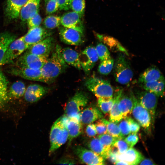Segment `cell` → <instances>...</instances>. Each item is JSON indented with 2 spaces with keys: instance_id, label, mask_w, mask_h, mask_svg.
<instances>
[{
  "instance_id": "cell-1",
  "label": "cell",
  "mask_w": 165,
  "mask_h": 165,
  "mask_svg": "<svg viewBox=\"0 0 165 165\" xmlns=\"http://www.w3.org/2000/svg\"><path fill=\"white\" fill-rule=\"evenodd\" d=\"M54 48L41 69L43 82L48 84L53 82L68 67L62 56V48L57 44Z\"/></svg>"
},
{
  "instance_id": "cell-2",
  "label": "cell",
  "mask_w": 165,
  "mask_h": 165,
  "mask_svg": "<svg viewBox=\"0 0 165 165\" xmlns=\"http://www.w3.org/2000/svg\"><path fill=\"white\" fill-rule=\"evenodd\" d=\"M113 66V75L116 81L123 85L129 84L132 79L133 73L128 61L122 53L117 56Z\"/></svg>"
},
{
  "instance_id": "cell-3",
  "label": "cell",
  "mask_w": 165,
  "mask_h": 165,
  "mask_svg": "<svg viewBox=\"0 0 165 165\" xmlns=\"http://www.w3.org/2000/svg\"><path fill=\"white\" fill-rule=\"evenodd\" d=\"M85 85L97 98L113 97L114 90L107 80L94 76L86 80Z\"/></svg>"
},
{
  "instance_id": "cell-4",
  "label": "cell",
  "mask_w": 165,
  "mask_h": 165,
  "mask_svg": "<svg viewBox=\"0 0 165 165\" xmlns=\"http://www.w3.org/2000/svg\"><path fill=\"white\" fill-rule=\"evenodd\" d=\"M89 97L86 93L77 92L68 102L65 109V116L69 118L79 119V115L87 104Z\"/></svg>"
},
{
  "instance_id": "cell-5",
  "label": "cell",
  "mask_w": 165,
  "mask_h": 165,
  "mask_svg": "<svg viewBox=\"0 0 165 165\" xmlns=\"http://www.w3.org/2000/svg\"><path fill=\"white\" fill-rule=\"evenodd\" d=\"M29 47L25 42L23 36L15 39L10 43L7 49L1 65L11 63L21 55Z\"/></svg>"
},
{
  "instance_id": "cell-6",
  "label": "cell",
  "mask_w": 165,
  "mask_h": 165,
  "mask_svg": "<svg viewBox=\"0 0 165 165\" xmlns=\"http://www.w3.org/2000/svg\"><path fill=\"white\" fill-rule=\"evenodd\" d=\"M158 97L153 93L146 90L138 92L136 97L139 103L149 113L152 126L155 122Z\"/></svg>"
},
{
  "instance_id": "cell-7",
  "label": "cell",
  "mask_w": 165,
  "mask_h": 165,
  "mask_svg": "<svg viewBox=\"0 0 165 165\" xmlns=\"http://www.w3.org/2000/svg\"><path fill=\"white\" fill-rule=\"evenodd\" d=\"M18 57L16 63V67L34 69H41L48 58L38 56L27 51Z\"/></svg>"
},
{
  "instance_id": "cell-8",
  "label": "cell",
  "mask_w": 165,
  "mask_h": 165,
  "mask_svg": "<svg viewBox=\"0 0 165 165\" xmlns=\"http://www.w3.org/2000/svg\"><path fill=\"white\" fill-rule=\"evenodd\" d=\"M74 151L81 161L86 164L90 165L105 164L104 158L90 150L79 145L75 147Z\"/></svg>"
},
{
  "instance_id": "cell-9",
  "label": "cell",
  "mask_w": 165,
  "mask_h": 165,
  "mask_svg": "<svg viewBox=\"0 0 165 165\" xmlns=\"http://www.w3.org/2000/svg\"><path fill=\"white\" fill-rule=\"evenodd\" d=\"M134 106L132 113L139 124L145 130H148L151 124L150 115L148 111L139 102L136 97L132 93Z\"/></svg>"
},
{
  "instance_id": "cell-10",
  "label": "cell",
  "mask_w": 165,
  "mask_h": 165,
  "mask_svg": "<svg viewBox=\"0 0 165 165\" xmlns=\"http://www.w3.org/2000/svg\"><path fill=\"white\" fill-rule=\"evenodd\" d=\"M55 41L49 36L30 46L26 51L35 55L48 58L55 47Z\"/></svg>"
},
{
  "instance_id": "cell-11",
  "label": "cell",
  "mask_w": 165,
  "mask_h": 165,
  "mask_svg": "<svg viewBox=\"0 0 165 165\" xmlns=\"http://www.w3.org/2000/svg\"><path fill=\"white\" fill-rule=\"evenodd\" d=\"M82 69L86 73L92 69L98 59L95 47L89 46L79 54Z\"/></svg>"
},
{
  "instance_id": "cell-12",
  "label": "cell",
  "mask_w": 165,
  "mask_h": 165,
  "mask_svg": "<svg viewBox=\"0 0 165 165\" xmlns=\"http://www.w3.org/2000/svg\"><path fill=\"white\" fill-rule=\"evenodd\" d=\"M59 35L61 40L67 44L79 46L84 41V33L73 29L63 26L59 29Z\"/></svg>"
},
{
  "instance_id": "cell-13",
  "label": "cell",
  "mask_w": 165,
  "mask_h": 165,
  "mask_svg": "<svg viewBox=\"0 0 165 165\" xmlns=\"http://www.w3.org/2000/svg\"><path fill=\"white\" fill-rule=\"evenodd\" d=\"M82 17L73 11L64 14L61 17V23L63 27L73 29L84 33Z\"/></svg>"
},
{
  "instance_id": "cell-14",
  "label": "cell",
  "mask_w": 165,
  "mask_h": 165,
  "mask_svg": "<svg viewBox=\"0 0 165 165\" xmlns=\"http://www.w3.org/2000/svg\"><path fill=\"white\" fill-rule=\"evenodd\" d=\"M52 32L40 26L29 28L23 36L25 42L29 46L50 36Z\"/></svg>"
},
{
  "instance_id": "cell-15",
  "label": "cell",
  "mask_w": 165,
  "mask_h": 165,
  "mask_svg": "<svg viewBox=\"0 0 165 165\" xmlns=\"http://www.w3.org/2000/svg\"><path fill=\"white\" fill-rule=\"evenodd\" d=\"M62 123L67 130L68 133V144L72 140L79 136L82 131V123L79 119L69 118L65 115L61 117Z\"/></svg>"
},
{
  "instance_id": "cell-16",
  "label": "cell",
  "mask_w": 165,
  "mask_h": 165,
  "mask_svg": "<svg viewBox=\"0 0 165 165\" xmlns=\"http://www.w3.org/2000/svg\"><path fill=\"white\" fill-rule=\"evenodd\" d=\"M8 72L11 75L25 79L43 82L41 69H34L16 67L9 69Z\"/></svg>"
},
{
  "instance_id": "cell-17",
  "label": "cell",
  "mask_w": 165,
  "mask_h": 165,
  "mask_svg": "<svg viewBox=\"0 0 165 165\" xmlns=\"http://www.w3.org/2000/svg\"><path fill=\"white\" fill-rule=\"evenodd\" d=\"M48 88L37 84L29 85L24 95L25 100L30 103L35 102L39 100L48 91Z\"/></svg>"
},
{
  "instance_id": "cell-18",
  "label": "cell",
  "mask_w": 165,
  "mask_h": 165,
  "mask_svg": "<svg viewBox=\"0 0 165 165\" xmlns=\"http://www.w3.org/2000/svg\"><path fill=\"white\" fill-rule=\"evenodd\" d=\"M103 115L97 107L90 106L84 108L79 115L80 121L82 124H88L102 119Z\"/></svg>"
},
{
  "instance_id": "cell-19",
  "label": "cell",
  "mask_w": 165,
  "mask_h": 165,
  "mask_svg": "<svg viewBox=\"0 0 165 165\" xmlns=\"http://www.w3.org/2000/svg\"><path fill=\"white\" fill-rule=\"evenodd\" d=\"M144 158L139 152L133 147L129 148L123 153L116 155L117 160L124 162L127 165H138Z\"/></svg>"
},
{
  "instance_id": "cell-20",
  "label": "cell",
  "mask_w": 165,
  "mask_h": 165,
  "mask_svg": "<svg viewBox=\"0 0 165 165\" xmlns=\"http://www.w3.org/2000/svg\"><path fill=\"white\" fill-rule=\"evenodd\" d=\"M123 94V90L117 88L114 91L113 98L114 100L113 105L109 112V121L118 123L123 119V115L118 108L119 100Z\"/></svg>"
},
{
  "instance_id": "cell-21",
  "label": "cell",
  "mask_w": 165,
  "mask_h": 165,
  "mask_svg": "<svg viewBox=\"0 0 165 165\" xmlns=\"http://www.w3.org/2000/svg\"><path fill=\"white\" fill-rule=\"evenodd\" d=\"M40 0H27L22 8L20 16L23 21L27 20L38 13Z\"/></svg>"
},
{
  "instance_id": "cell-22",
  "label": "cell",
  "mask_w": 165,
  "mask_h": 165,
  "mask_svg": "<svg viewBox=\"0 0 165 165\" xmlns=\"http://www.w3.org/2000/svg\"><path fill=\"white\" fill-rule=\"evenodd\" d=\"M164 79L159 69L155 66H152L148 68L140 75L138 82L141 84Z\"/></svg>"
},
{
  "instance_id": "cell-23",
  "label": "cell",
  "mask_w": 165,
  "mask_h": 165,
  "mask_svg": "<svg viewBox=\"0 0 165 165\" xmlns=\"http://www.w3.org/2000/svg\"><path fill=\"white\" fill-rule=\"evenodd\" d=\"M96 35L99 40L108 47L111 50L114 52H120L128 55L126 49L116 39L109 36L97 33Z\"/></svg>"
},
{
  "instance_id": "cell-24",
  "label": "cell",
  "mask_w": 165,
  "mask_h": 165,
  "mask_svg": "<svg viewBox=\"0 0 165 165\" xmlns=\"http://www.w3.org/2000/svg\"><path fill=\"white\" fill-rule=\"evenodd\" d=\"M27 0H7L6 9L7 16L10 19L17 18Z\"/></svg>"
},
{
  "instance_id": "cell-25",
  "label": "cell",
  "mask_w": 165,
  "mask_h": 165,
  "mask_svg": "<svg viewBox=\"0 0 165 165\" xmlns=\"http://www.w3.org/2000/svg\"><path fill=\"white\" fill-rule=\"evenodd\" d=\"M61 54L64 60L67 64L79 70L82 69L79 54L75 50L69 47L62 48Z\"/></svg>"
},
{
  "instance_id": "cell-26",
  "label": "cell",
  "mask_w": 165,
  "mask_h": 165,
  "mask_svg": "<svg viewBox=\"0 0 165 165\" xmlns=\"http://www.w3.org/2000/svg\"><path fill=\"white\" fill-rule=\"evenodd\" d=\"M133 106L132 93L128 96L124 94L123 93L119 100L118 105L119 110L122 114L123 119L129 116L132 113Z\"/></svg>"
},
{
  "instance_id": "cell-27",
  "label": "cell",
  "mask_w": 165,
  "mask_h": 165,
  "mask_svg": "<svg viewBox=\"0 0 165 165\" xmlns=\"http://www.w3.org/2000/svg\"><path fill=\"white\" fill-rule=\"evenodd\" d=\"M146 91L153 93L158 97L164 95V79L141 84Z\"/></svg>"
},
{
  "instance_id": "cell-28",
  "label": "cell",
  "mask_w": 165,
  "mask_h": 165,
  "mask_svg": "<svg viewBox=\"0 0 165 165\" xmlns=\"http://www.w3.org/2000/svg\"><path fill=\"white\" fill-rule=\"evenodd\" d=\"M8 81L0 70V109L5 107L9 100L8 95Z\"/></svg>"
},
{
  "instance_id": "cell-29",
  "label": "cell",
  "mask_w": 165,
  "mask_h": 165,
  "mask_svg": "<svg viewBox=\"0 0 165 165\" xmlns=\"http://www.w3.org/2000/svg\"><path fill=\"white\" fill-rule=\"evenodd\" d=\"M26 88L25 84L22 82L18 81L14 82L8 90V95L9 99L10 98L18 99L24 94Z\"/></svg>"
},
{
  "instance_id": "cell-30",
  "label": "cell",
  "mask_w": 165,
  "mask_h": 165,
  "mask_svg": "<svg viewBox=\"0 0 165 165\" xmlns=\"http://www.w3.org/2000/svg\"><path fill=\"white\" fill-rule=\"evenodd\" d=\"M87 145L90 150L105 159H108L109 152L105 149L98 138L94 137L92 138L88 141Z\"/></svg>"
},
{
  "instance_id": "cell-31",
  "label": "cell",
  "mask_w": 165,
  "mask_h": 165,
  "mask_svg": "<svg viewBox=\"0 0 165 165\" xmlns=\"http://www.w3.org/2000/svg\"><path fill=\"white\" fill-rule=\"evenodd\" d=\"M15 38V36L9 33H4L0 35V66L7 49Z\"/></svg>"
},
{
  "instance_id": "cell-32",
  "label": "cell",
  "mask_w": 165,
  "mask_h": 165,
  "mask_svg": "<svg viewBox=\"0 0 165 165\" xmlns=\"http://www.w3.org/2000/svg\"><path fill=\"white\" fill-rule=\"evenodd\" d=\"M68 138V131L63 125V127L57 136L54 142L50 145L49 151V155H50L64 144L67 141Z\"/></svg>"
},
{
  "instance_id": "cell-33",
  "label": "cell",
  "mask_w": 165,
  "mask_h": 165,
  "mask_svg": "<svg viewBox=\"0 0 165 165\" xmlns=\"http://www.w3.org/2000/svg\"><path fill=\"white\" fill-rule=\"evenodd\" d=\"M101 119L106 126L107 134L117 139H124L122 137L119 126L117 123L108 121L103 118Z\"/></svg>"
},
{
  "instance_id": "cell-34",
  "label": "cell",
  "mask_w": 165,
  "mask_h": 165,
  "mask_svg": "<svg viewBox=\"0 0 165 165\" xmlns=\"http://www.w3.org/2000/svg\"><path fill=\"white\" fill-rule=\"evenodd\" d=\"M97 99L98 105L101 112L104 114L109 112L113 104V97H99Z\"/></svg>"
},
{
  "instance_id": "cell-35",
  "label": "cell",
  "mask_w": 165,
  "mask_h": 165,
  "mask_svg": "<svg viewBox=\"0 0 165 165\" xmlns=\"http://www.w3.org/2000/svg\"><path fill=\"white\" fill-rule=\"evenodd\" d=\"M61 17L54 15L46 16L43 21L45 28L48 29H52L58 27L61 24Z\"/></svg>"
},
{
  "instance_id": "cell-36",
  "label": "cell",
  "mask_w": 165,
  "mask_h": 165,
  "mask_svg": "<svg viewBox=\"0 0 165 165\" xmlns=\"http://www.w3.org/2000/svg\"><path fill=\"white\" fill-rule=\"evenodd\" d=\"M98 138L105 149L109 152L114 143L117 139L107 133L99 135Z\"/></svg>"
},
{
  "instance_id": "cell-37",
  "label": "cell",
  "mask_w": 165,
  "mask_h": 165,
  "mask_svg": "<svg viewBox=\"0 0 165 165\" xmlns=\"http://www.w3.org/2000/svg\"><path fill=\"white\" fill-rule=\"evenodd\" d=\"M101 62L98 68L99 72L102 75H108L113 68L114 60L111 57Z\"/></svg>"
},
{
  "instance_id": "cell-38",
  "label": "cell",
  "mask_w": 165,
  "mask_h": 165,
  "mask_svg": "<svg viewBox=\"0 0 165 165\" xmlns=\"http://www.w3.org/2000/svg\"><path fill=\"white\" fill-rule=\"evenodd\" d=\"M63 126L61 117L57 119L53 124L51 128L50 135V145L54 142Z\"/></svg>"
},
{
  "instance_id": "cell-39",
  "label": "cell",
  "mask_w": 165,
  "mask_h": 165,
  "mask_svg": "<svg viewBox=\"0 0 165 165\" xmlns=\"http://www.w3.org/2000/svg\"><path fill=\"white\" fill-rule=\"evenodd\" d=\"M86 7L85 0H72L70 9L82 17L84 13Z\"/></svg>"
},
{
  "instance_id": "cell-40",
  "label": "cell",
  "mask_w": 165,
  "mask_h": 165,
  "mask_svg": "<svg viewBox=\"0 0 165 165\" xmlns=\"http://www.w3.org/2000/svg\"><path fill=\"white\" fill-rule=\"evenodd\" d=\"M95 48L98 59L101 61L111 58L110 52L107 47L102 43H98Z\"/></svg>"
},
{
  "instance_id": "cell-41",
  "label": "cell",
  "mask_w": 165,
  "mask_h": 165,
  "mask_svg": "<svg viewBox=\"0 0 165 165\" xmlns=\"http://www.w3.org/2000/svg\"><path fill=\"white\" fill-rule=\"evenodd\" d=\"M46 12L47 14L54 13L59 9V6L55 0H44Z\"/></svg>"
},
{
  "instance_id": "cell-42",
  "label": "cell",
  "mask_w": 165,
  "mask_h": 165,
  "mask_svg": "<svg viewBox=\"0 0 165 165\" xmlns=\"http://www.w3.org/2000/svg\"><path fill=\"white\" fill-rule=\"evenodd\" d=\"M112 147H114L117 150L118 154H122L126 152L130 148L124 139L116 140Z\"/></svg>"
},
{
  "instance_id": "cell-43",
  "label": "cell",
  "mask_w": 165,
  "mask_h": 165,
  "mask_svg": "<svg viewBox=\"0 0 165 165\" xmlns=\"http://www.w3.org/2000/svg\"><path fill=\"white\" fill-rule=\"evenodd\" d=\"M118 125L122 137L124 139L126 136L130 133V130L127 118L123 119Z\"/></svg>"
},
{
  "instance_id": "cell-44",
  "label": "cell",
  "mask_w": 165,
  "mask_h": 165,
  "mask_svg": "<svg viewBox=\"0 0 165 165\" xmlns=\"http://www.w3.org/2000/svg\"><path fill=\"white\" fill-rule=\"evenodd\" d=\"M42 21L41 17L38 13L27 21L28 28H30L39 26Z\"/></svg>"
},
{
  "instance_id": "cell-45",
  "label": "cell",
  "mask_w": 165,
  "mask_h": 165,
  "mask_svg": "<svg viewBox=\"0 0 165 165\" xmlns=\"http://www.w3.org/2000/svg\"><path fill=\"white\" fill-rule=\"evenodd\" d=\"M130 148L133 147L138 141L139 138L137 133H131L124 139Z\"/></svg>"
},
{
  "instance_id": "cell-46",
  "label": "cell",
  "mask_w": 165,
  "mask_h": 165,
  "mask_svg": "<svg viewBox=\"0 0 165 165\" xmlns=\"http://www.w3.org/2000/svg\"><path fill=\"white\" fill-rule=\"evenodd\" d=\"M130 132L131 133H137L140 129L139 124L130 117H127Z\"/></svg>"
},
{
  "instance_id": "cell-47",
  "label": "cell",
  "mask_w": 165,
  "mask_h": 165,
  "mask_svg": "<svg viewBox=\"0 0 165 165\" xmlns=\"http://www.w3.org/2000/svg\"><path fill=\"white\" fill-rule=\"evenodd\" d=\"M95 124L97 134L101 135L107 133V130L105 124L101 119L98 120Z\"/></svg>"
},
{
  "instance_id": "cell-48",
  "label": "cell",
  "mask_w": 165,
  "mask_h": 165,
  "mask_svg": "<svg viewBox=\"0 0 165 165\" xmlns=\"http://www.w3.org/2000/svg\"><path fill=\"white\" fill-rule=\"evenodd\" d=\"M58 4L59 9L68 10L70 9V4L72 0H55Z\"/></svg>"
},
{
  "instance_id": "cell-49",
  "label": "cell",
  "mask_w": 165,
  "mask_h": 165,
  "mask_svg": "<svg viewBox=\"0 0 165 165\" xmlns=\"http://www.w3.org/2000/svg\"><path fill=\"white\" fill-rule=\"evenodd\" d=\"M87 135L90 137H94L97 134L95 125L93 123L88 124L86 129Z\"/></svg>"
},
{
  "instance_id": "cell-50",
  "label": "cell",
  "mask_w": 165,
  "mask_h": 165,
  "mask_svg": "<svg viewBox=\"0 0 165 165\" xmlns=\"http://www.w3.org/2000/svg\"><path fill=\"white\" fill-rule=\"evenodd\" d=\"M58 163L61 164H74L75 162L74 160L69 158H64L59 160Z\"/></svg>"
},
{
  "instance_id": "cell-51",
  "label": "cell",
  "mask_w": 165,
  "mask_h": 165,
  "mask_svg": "<svg viewBox=\"0 0 165 165\" xmlns=\"http://www.w3.org/2000/svg\"><path fill=\"white\" fill-rule=\"evenodd\" d=\"M138 164L140 165H155V164L152 160L149 159L144 158L140 161Z\"/></svg>"
},
{
  "instance_id": "cell-52",
  "label": "cell",
  "mask_w": 165,
  "mask_h": 165,
  "mask_svg": "<svg viewBox=\"0 0 165 165\" xmlns=\"http://www.w3.org/2000/svg\"><path fill=\"white\" fill-rule=\"evenodd\" d=\"M114 164L116 165H127V164L124 162L120 160H117Z\"/></svg>"
}]
</instances>
